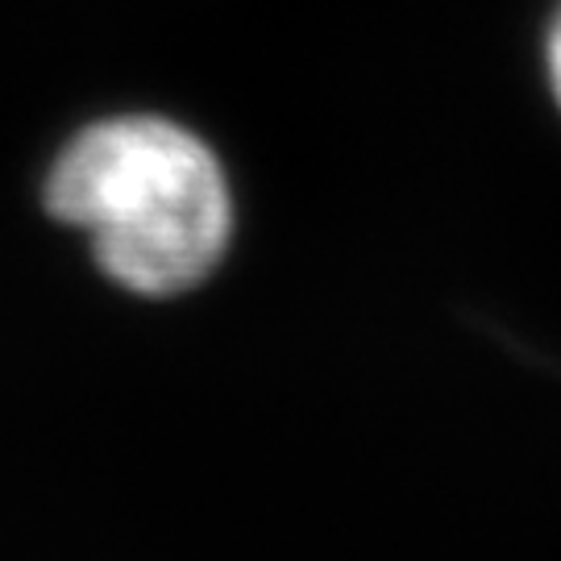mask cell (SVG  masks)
Listing matches in <instances>:
<instances>
[{
	"label": "cell",
	"mask_w": 561,
	"mask_h": 561,
	"mask_svg": "<svg viewBox=\"0 0 561 561\" xmlns=\"http://www.w3.org/2000/svg\"><path fill=\"white\" fill-rule=\"evenodd\" d=\"M549 80H553V92H558L561 104V13L558 25H553V38H549Z\"/></svg>",
	"instance_id": "7a4b0ae2"
},
{
	"label": "cell",
	"mask_w": 561,
	"mask_h": 561,
	"mask_svg": "<svg viewBox=\"0 0 561 561\" xmlns=\"http://www.w3.org/2000/svg\"><path fill=\"white\" fill-rule=\"evenodd\" d=\"M46 204L92 238L121 287L141 296H175L208 279L233 233L221 162L196 134L162 117L83 129L55 162Z\"/></svg>",
	"instance_id": "6da1fadb"
}]
</instances>
